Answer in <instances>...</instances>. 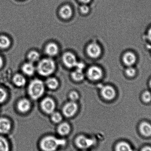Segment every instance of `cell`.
<instances>
[{
  "label": "cell",
  "mask_w": 151,
  "mask_h": 151,
  "mask_svg": "<svg viewBox=\"0 0 151 151\" xmlns=\"http://www.w3.org/2000/svg\"><path fill=\"white\" fill-rule=\"evenodd\" d=\"M66 141L52 136L46 137L41 141L40 147L44 151H55L59 146H64Z\"/></svg>",
  "instance_id": "cell-1"
},
{
  "label": "cell",
  "mask_w": 151,
  "mask_h": 151,
  "mask_svg": "<svg viewBox=\"0 0 151 151\" xmlns=\"http://www.w3.org/2000/svg\"><path fill=\"white\" fill-rule=\"evenodd\" d=\"M45 87L43 82L39 79L33 80L28 86V94L32 99L40 98L44 93Z\"/></svg>",
  "instance_id": "cell-2"
},
{
  "label": "cell",
  "mask_w": 151,
  "mask_h": 151,
  "mask_svg": "<svg viewBox=\"0 0 151 151\" xmlns=\"http://www.w3.org/2000/svg\"><path fill=\"white\" fill-rule=\"evenodd\" d=\"M55 68V62L50 58H45L40 61L37 66L39 74L42 76H48L53 73Z\"/></svg>",
  "instance_id": "cell-3"
},
{
  "label": "cell",
  "mask_w": 151,
  "mask_h": 151,
  "mask_svg": "<svg viewBox=\"0 0 151 151\" xmlns=\"http://www.w3.org/2000/svg\"><path fill=\"white\" fill-rule=\"evenodd\" d=\"M13 128L11 121L5 117L0 118V135L6 136L11 132Z\"/></svg>",
  "instance_id": "cell-4"
},
{
  "label": "cell",
  "mask_w": 151,
  "mask_h": 151,
  "mask_svg": "<svg viewBox=\"0 0 151 151\" xmlns=\"http://www.w3.org/2000/svg\"><path fill=\"white\" fill-rule=\"evenodd\" d=\"M75 143L77 147L80 149H86L92 146L94 144V141L91 138L81 135L76 138Z\"/></svg>",
  "instance_id": "cell-5"
},
{
  "label": "cell",
  "mask_w": 151,
  "mask_h": 151,
  "mask_svg": "<svg viewBox=\"0 0 151 151\" xmlns=\"http://www.w3.org/2000/svg\"><path fill=\"white\" fill-rule=\"evenodd\" d=\"M41 107L42 110L46 113L51 114L54 112L55 108V104L52 99L47 97L42 101Z\"/></svg>",
  "instance_id": "cell-6"
},
{
  "label": "cell",
  "mask_w": 151,
  "mask_h": 151,
  "mask_svg": "<svg viewBox=\"0 0 151 151\" xmlns=\"http://www.w3.org/2000/svg\"><path fill=\"white\" fill-rule=\"evenodd\" d=\"M87 76L91 81H98L103 76V71L97 66H91L89 68L87 71Z\"/></svg>",
  "instance_id": "cell-7"
},
{
  "label": "cell",
  "mask_w": 151,
  "mask_h": 151,
  "mask_svg": "<svg viewBox=\"0 0 151 151\" xmlns=\"http://www.w3.org/2000/svg\"><path fill=\"white\" fill-rule=\"evenodd\" d=\"M78 110L77 104L73 101L67 103L63 108V113L65 116L70 118L73 117Z\"/></svg>",
  "instance_id": "cell-8"
},
{
  "label": "cell",
  "mask_w": 151,
  "mask_h": 151,
  "mask_svg": "<svg viewBox=\"0 0 151 151\" xmlns=\"http://www.w3.org/2000/svg\"><path fill=\"white\" fill-rule=\"evenodd\" d=\"M87 52L88 55L92 58H97L100 56L101 49L100 46L96 43H90L87 47Z\"/></svg>",
  "instance_id": "cell-9"
},
{
  "label": "cell",
  "mask_w": 151,
  "mask_h": 151,
  "mask_svg": "<svg viewBox=\"0 0 151 151\" xmlns=\"http://www.w3.org/2000/svg\"><path fill=\"white\" fill-rule=\"evenodd\" d=\"M63 60L65 66L69 68L75 67L77 63L75 56L70 52L65 53L63 56Z\"/></svg>",
  "instance_id": "cell-10"
},
{
  "label": "cell",
  "mask_w": 151,
  "mask_h": 151,
  "mask_svg": "<svg viewBox=\"0 0 151 151\" xmlns=\"http://www.w3.org/2000/svg\"><path fill=\"white\" fill-rule=\"evenodd\" d=\"M101 93L105 99L109 100L113 99L116 95L115 90L109 85L102 86L101 88Z\"/></svg>",
  "instance_id": "cell-11"
},
{
  "label": "cell",
  "mask_w": 151,
  "mask_h": 151,
  "mask_svg": "<svg viewBox=\"0 0 151 151\" xmlns=\"http://www.w3.org/2000/svg\"><path fill=\"white\" fill-rule=\"evenodd\" d=\"M139 132L141 134L146 137H151V124L146 122H142L139 125Z\"/></svg>",
  "instance_id": "cell-12"
},
{
  "label": "cell",
  "mask_w": 151,
  "mask_h": 151,
  "mask_svg": "<svg viewBox=\"0 0 151 151\" xmlns=\"http://www.w3.org/2000/svg\"><path fill=\"white\" fill-rule=\"evenodd\" d=\"M31 103L28 99H23L19 101L17 104V109L22 113L27 112L31 108Z\"/></svg>",
  "instance_id": "cell-13"
},
{
  "label": "cell",
  "mask_w": 151,
  "mask_h": 151,
  "mask_svg": "<svg viewBox=\"0 0 151 151\" xmlns=\"http://www.w3.org/2000/svg\"><path fill=\"white\" fill-rule=\"evenodd\" d=\"M60 16L65 19L70 18L73 15V10L70 6L68 5H64L59 11Z\"/></svg>",
  "instance_id": "cell-14"
},
{
  "label": "cell",
  "mask_w": 151,
  "mask_h": 151,
  "mask_svg": "<svg viewBox=\"0 0 151 151\" xmlns=\"http://www.w3.org/2000/svg\"><path fill=\"white\" fill-rule=\"evenodd\" d=\"M0 151H11V145L6 136L0 135Z\"/></svg>",
  "instance_id": "cell-15"
},
{
  "label": "cell",
  "mask_w": 151,
  "mask_h": 151,
  "mask_svg": "<svg viewBox=\"0 0 151 151\" xmlns=\"http://www.w3.org/2000/svg\"><path fill=\"white\" fill-rule=\"evenodd\" d=\"M45 51L48 55L50 56H54L57 55L58 53V47L55 43L51 42L47 45Z\"/></svg>",
  "instance_id": "cell-16"
},
{
  "label": "cell",
  "mask_w": 151,
  "mask_h": 151,
  "mask_svg": "<svg viewBox=\"0 0 151 151\" xmlns=\"http://www.w3.org/2000/svg\"><path fill=\"white\" fill-rule=\"evenodd\" d=\"M136 59V58L135 56L131 52L126 53L123 57V61L124 63L129 66L133 65L135 63Z\"/></svg>",
  "instance_id": "cell-17"
},
{
  "label": "cell",
  "mask_w": 151,
  "mask_h": 151,
  "mask_svg": "<svg viewBox=\"0 0 151 151\" xmlns=\"http://www.w3.org/2000/svg\"><path fill=\"white\" fill-rule=\"evenodd\" d=\"M22 70L23 72L26 75L32 76L34 73L35 69L32 63L29 62L23 65Z\"/></svg>",
  "instance_id": "cell-18"
},
{
  "label": "cell",
  "mask_w": 151,
  "mask_h": 151,
  "mask_svg": "<svg viewBox=\"0 0 151 151\" xmlns=\"http://www.w3.org/2000/svg\"><path fill=\"white\" fill-rule=\"evenodd\" d=\"M116 151H134L131 145L127 142H119L115 146Z\"/></svg>",
  "instance_id": "cell-19"
},
{
  "label": "cell",
  "mask_w": 151,
  "mask_h": 151,
  "mask_svg": "<svg viewBox=\"0 0 151 151\" xmlns=\"http://www.w3.org/2000/svg\"><path fill=\"white\" fill-rule=\"evenodd\" d=\"M70 127L68 123L64 122L59 125L58 129V133L62 136L68 134L70 131Z\"/></svg>",
  "instance_id": "cell-20"
},
{
  "label": "cell",
  "mask_w": 151,
  "mask_h": 151,
  "mask_svg": "<svg viewBox=\"0 0 151 151\" xmlns=\"http://www.w3.org/2000/svg\"><path fill=\"white\" fill-rule=\"evenodd\" d=\"M13 81L14 84L18 87H22L25 84L26 79L23 75L20 74H17L14 76L13 78Z\"/></svg>",
  "instance_id": "cell-21"
},
{
  "label": "cell",
  "mask_w": 151,
  "mask_h": 151,
  "mask_svg": "<svg viewBox=\"0 0 151 151\" xmlns=\"http://www.w3.org/2000/svg\"><path fill=\"white\" fill-rule=\"evenodd\" d=\"M11 42L9 39L5 35H0V48L6 49L10 45Z\"/></svg>",
  "instance_id": "cell-22"
},
{
  "label": "cell",
  "mask_w": 151,
  "mask_h": 151,
  "mask_svg": "<svg viewBox=\"0 0 151 151\" xmlns=\"http://www.w3.org/2000/svg\"><path fill=\"white\" fill-rule=\"evenodd\" d=\"M71 76L74 81H80L84 79V76L82 71L76 69L72 73Z\"/></svg>",
  "instance_id": "cell-23"
},
{
  "label": "cell",
  "mask_w": 151,
  "mask_h": 151,
  "mask_svg": "<svg viewBox=\"0 0 151 151\" xmlns=\"http://www.w3.org/2000/svg\"><path fill=\"white\" fill-rule=\"evenodd\" d=\"M47 86L50 89H55L58 87V83L55 78H50L46 81Z\"/></svg>",
  "instance_id": "cell-24"
},
{
  "label": "cell",
  "mask_w": 151,
  "mask_h": 151,
  "mask_svg": "<svg viewBox=\"0 0 151 151\" xmlns=\"http://www.w3.org/2000/svg\"><path fill=\"white\" fill-rule=\"evenodd\" d=\"M27 58L31 63H35L39 61L40 58V55L37 51L34 50L29 52L27 55Z\"/></svg>",
  "instance_id": "cell-25"
},
{
  "label": "cell",
  "mask_w": 151,
  "mask_h": 151,
  "mask_svg": "<svg viewBox=\"0 0 151 151\" xmlns=\"http://www.w3.org/2000/svg\"><path fill=\"white\" fill-rule=\"evenodd\" d=\"M62 116L59 112H54L51 114V119L54 122L58 123L62 120Z\"/></svg>",
  "instance_id": "cell-26"
},
{
  "label": "cell",
  "mask_w": 151,
  "mask_h": 151,
  "mask_svg": "<svg viewBox=\"0 0 151 151\" xmlns=\"http://www.w3.org/2000/svg\"><path fill=\"white\" fill-rule=\"evenodd\" d=\"M143 100L145 103L150 102L151 100V94L149 91H146L144 92L142 95Z\"/></svg>",
  "instance_id": "cell-27"
},
{
  "label": "cell",
  "mask_w": 151,
  "mask_h": 151,
  "mask_svg": "<svg viewBox=\"0 0 151 151\" xmlns=\"http://www.w3.org/2000/svg\"><path fill=\"white\" fill-rule=\"evenodd\" d=\"M7 97V93L4 89L0 88V104L4 102Z\"/></svg>",
  "instance_id": "cell-28"
},
{
  "label": "cell",
  "mask_w": 151,
  "mask_h": 151,
  "mask_svg": "<svg viewBox=\"0 0 151 151\" xmlns=\"http://www.w3.org/2000/svg\"><path fill=\"white\" fill-rule=\"evenodd\" d=\"M80 10L81 13L82 14H87L89 12V7L86 4H83L80 7Z\"/></svg>",
  "instance_id": "cell-29"
},
{
  "label": "cell",
  "mask_w": 151,
  "mask_h": 151,
  "mask_svg": "<svg viewBox=\"0 0 151 151\" xmlns=\"http://www.w3.org/2000/svg\"><path fill=\"white\" fill-rule=\"evenodd\" d=\"M126 73L128 76L132 77L135 75L136 73V70L133 67H129L127 68L126 70Z\"/></svg>",
  "instance_id": "cell-30"
},
{
  "label": "cell",
  "mask_w": 151,
  "mask_h": 151,
  "mask_svg": "<svg viewBox=\"0 0 151 151\" xmlns=\"http://www.w3.org/2000/svg\"><path fill=\"white\" fill-rule=\"evenodd\" d=\"M69 96H70V99H71L72 101L74 102L79 98V94L76 91H72L70 93Z\"/></svg>",
  "instance_id": "cell-31"
},
{
  "label": "cell",
  "mask_w": 151,
  "mask_h": 151,
  "mask_svg": "<svg viewBox=\"0 0 151 151\" xmlns=\"http://www.w3.org/2000/svg\"><path fill=\"white\" fill-rule=\"evenodd\" d=\"M75 67H76L77 70L82 71L85 67V65L83 63H81V62L77 63V62L76 65Z\"/></svg>",
  "instance_id": "cell-32"
},
{
  "label": "cell",
  "mask_w": 151,
  "mask_h": 151,
  "mask_svg": "<svg viewBox=\"0 0 151 151\" xmlns=\"http://www.w3.org/2000/svg\"><path fill=\"white\" fill-rule=\"evenodd\" d=\"M141 151H151V146L146 145L142 148Z\"/></svg>",
  "instance_id": "cell-33"
},
{
  "label": "cell",
  "mask_w": 151,
  "mask_h": 151,
  "mask_svg": "<svg viewBox=\"0 0 151 151\" xmlns=\"http://www.w3.org/2000/svg\"><path fill=\"white\" fill-rule=\"evenodd\" d=\"M79 1L83 4H87L89 3L91 0H79Z\"/></svg>",
  "instance_id": "cell-34"
},
{
  "label": "cell",
  "mask_w": 151,
  "mask_h": 151,
  "mask_svg": "<svg viewBox=\"0 0 151 151\" xmlns=\"http://www.w3.org/2000/svg\"><path fill=\"white\" fill-rule=\"evenodd\" d=\"M148 38H149V40L151 41V28L149 30V32H148Z\"/></svg>",
  "instance_id": "cell-35"
},
{
  "label": "cell",
  "mask_w": 151,
  "mask_h": 151,
  "mask_svg": "<svg viewBox=\"0 0 151 151\" xmlns=\"http://www.w3.org/2000/svg\"><path fill=\"white\" fill-rule=\"evenodd\" d=\"M3 65V60L2 58L0 56V68Z\"/></svg>",
  "instance_id": "cell-36"
},
{
  "label": "cell",
  "mask_w": 151,
  "mask_h": 151,
  "mask_svg": "<svg viewBox=\"0 0 151 151\" xmlns=\"http://www.w3.org/2000/svg\"><path fill=\"white\" fill-rule=\"evenodd\" d=\"M150 87H151V80L150 81Z\"/></svg>",
  "instance_id": "cell-37"
}]
</instances>
